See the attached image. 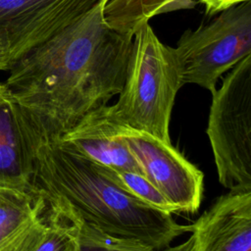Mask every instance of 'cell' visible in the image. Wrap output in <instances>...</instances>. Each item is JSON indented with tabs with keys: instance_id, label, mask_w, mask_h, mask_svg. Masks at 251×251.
Wrapping results in <instances>:
<instances>
[{
	"instance_id": "7",
	"label": "cell",
	"mask_w": 251,
	"mask_h": 251,
	"mask_svg": "<svg viewBox=\"0 0 251 251\" xmlns=\"http://www.w3.org/2000/svg\"><path fill=\"white\" fill-rule=\"evenodd\" d=\"M99 1L0 0V40L7 53L9 68Z\"/></svg>"
},
{
	"instance_id": "18",
	"label": "cell",
	"mask_w": 251,
	"mask_h": 251,
	"mask_svg": "<svg viewBox=\"0 0 251 251\" xmlns=\"http://www.w3.org/2000/svg\"><path fill=\"white\" fill-rule=\"evenodd\" d=\"M8 69H9V64H8L7 53L0 40V71H6Z\"/></svg>"
},
{
	"instance_id": "2",
	"label": "cell",
	"mask_w": 251,
	"mask_h": 251,
	"mask_svg": "<svg viewBox=\"0 0 251 251\" xmlns=\"http://www.w3.org/2000/svg\"><path fill=\"white\" fill-rule=\"evenodd\" d=\"M25 120V118H24ZM31 158L30 184L45 204L68 207L103 231L137 240L157 251L171 246L191 226L176 223L173 214L155 209L121 190L89 160L57 138L30 128L25 121Z\"/></svg>"
},
{
	"instance_id": "9",
	"label": "cell",
	"mask_w": 251,
	"mask_h": 251,
	"mask_svg": "<svg viewBox=\"0 0 251 251\" xmlns=\"http://www.w3.org/2000/svg\"><path fill=\"white\" fill-rule=\"evenodd\" d=\"M119 125L107 104L86 113L57 139L96 165L142 174L119 135Z\"/></svg>"
},
{
	"instance_id": "4",
	"label": "cell",
	"mask_w": 251,
	"mask_h": 251,
	"mask_svg": "<svg viewBox=\"0 0 251 251\" xmlns=\"http://www.w3.org/2000/svg\"><path fill=\"white\" fill-rule=\"evenodd\" d=\"M206 133L220 183L229 191H251V54L212 92Z\"/></svg>"
},
{
	"instance_id": "3",
	"label": "cell",
	"mask_w": 251,
	"mask_h": 251,
	"mask_svg": "<svg viewBox=\"0 0 251 251\" xmlns=\"http://www.w3.org/2000/svg\"><path fill=\"white\" fill-rule=\"evenodd\" d=\"M182 85L174 48L163 43L146 22L133 33L125 82L111 105L113 115L126 126L171 142V115Z\"/></svg>"
},
{
	"instance_id": "17",
	"label": "cell",
	"mask_w": 251,
	"mask_h": 251,
	"mask_svg": "<svg viewBox=\"0 0 251 251\" xmlns=\"http://www.w3.org/2000/svg\"><path fill=\"white\" fill-rule=\"evenodd\" d=\"M193 237L190 236L184 242L176 246H170L169 248L165 249V251H193Z\"/></svg>"
},
{
	"instance_id": "10",
	"label": "cell",
	"mask_w": 251,
	"mask_h": 251,
	"mask_svg": "<svg viewBox=\"0 0 251 251\" xmlns=\"http://www.w3.org/2000/svg\"><path fill=\"white\" fill-rule=\"evenodd\" d=\"M30 177L31 158L22 109L0 81V187L33 194Z\"/></svg>"
},
{
	"instance_id": "16",
	"label": "cell",
	"mask_w": 251,
	"mask_h": 251,
	"mask_svg": "<svg viewBox=\"0 0 251 251\" xmlns=\"http://www.w3.org/2000/svg\"><path fill=\"white\" fill-rule=\"evenodd\" d=\"M195 4L200 3L205 8L207 16H215L220 12L249 0H192Z\"/></svg>"
},
{
	"instance_id": "15",
	"label": "cell",
	"mask_w": 251,
	"mask_h": 251,
	"mask_svg": "<svg viewBox=\"0 0 251 251\" xmlns=\"http://www.w3.org/2000/svg\"><path fill=\"white\" fill-rule=\"evenodd\" d=\"M66 208L70 211L76 225V251H157L137 240L107 233L86 223L68 207ZM162 251H165V249Z\"/></svg>"
},
{
	"instance_id": "6",
	"label": "cell",
	"mask_w": 251,
	"mask_h": 251,
	"mask_svg": "<svg viewBox=\"0 0 251 251\" xmlns=\"http://www.w3.org/2000/svg\"><path fill=\"white\" fill-rule=\"evenodd\" d=\"M119 135L142 175L172 204L176 214L198 211L204 175L171 142L120 123Z\"/></svg>"
},
{
	"instance_id": "8",
	"label": "cell",
	"mask_w": 251,
	"mask_h": 251,
	"mask_svg": "<svg viewBox=\"0 0 251 251\" xmlns=\"http://www.w3.org/2000/svg\"><path fill=\"white\" fill-rule=\"evenodd\" d=\"M193 251H251V191L220 196L191 225Z\"/></svg>"
},
{
	"instance_id": "14",
	"label": "cell",
	"mask_w": 251,
	"mask_h": 251,
	"mask_svg": "<svg viewBox=\"0 0 251 251\" xmlns=\"http://www.w3.org/2000/svg\"><path fill=\"white\" fill-rule=\"evenodd\" d=\"M94 165L104 176L128 195L155 209L170 214H176L175 207L168 202L161 192L142 174Z\"/></svg>"
},
{
	"instance_id": "12",
	"label": "cell",
	"mask_w": 251,
	"mask_h": 251,
	"mask_svg": "<svg viewBox=\"0 0 251 251\" xmlns=\"http://www.w3.org/2000/svg\"><path fill=\"white\" fill-rule=\"evenodd\" d=\"M195 5L192 0H105L103 13L112 28L133 36L138 26L155 16Z\"/></svg>"
},
{
	"instance_id": "11",
	"label": "cell",
	"mask_w": 251,
	"mask_h": 251,
	"mask_svg": "<svg viewBox=\"0 0 251 251\" xmlns=\"http://www.w3.org/2000/svg\"><path fill=\"white\" fill-rule=\"evenodd\" d=\"M76 225L61 205L45 204L40 216L1 251H76Z\"/></svg>"
},
{
	"instance_id": "5",
	"label": "cell",
	"mask_w": 251,
	"mask_h": 251,
	"mask_svg": "<svg viewBox=\"0 0 251 251\" xmlns=\"http://www.w3.org/2000/svg\"><path fill=\"white\" fill-rule=\"evenodd\" d=\"M217 15L185 30L174 48L183 84H196L211 93L224 74L251 54V0Z\"/></svg>"
},
{
	"instance_id": "1",
	"label": "cell",
	"mask_w": 251,
	"mask_h": 251,
	"mask_svg": "<svg viewBox=\"0 0 251 251\" xmlns=\"http://www.w3.org/2000/svg\"><path fill=\"white\" fill-rule=\"evenodd\" d=\"M104 3L10 66L5 84L36 132L58 138L121 92L132 35L107 24Z\"/></svg>"
},
{
	"instance_id": "13",
	"label": "cell",
	"mask_w": 251,
	"mask_h": 251,
	"mask_svg": "<svg viewBox=\"0 0 251 251\" xmlns=\"http://www.w3.org/2000/svg\"><path fill=\"white\" fill-rule=\"evenodd\" d=\"M44 208V201L30 192L0 187V251L24 232Z\"/></svg>"
}]
</instances>
